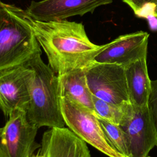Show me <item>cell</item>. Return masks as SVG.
<instances>
[{
    "instance_id": "8992f818",
    "label": "cell",
    "mask_w": 157,
    "mask_h": 157,
    "mask_svg": "<svg viewBox=\"0 0 157 157\" xmlns=\"http://www.w3.org/2000/svg\"><path fill=\"white\" fill-rule=\"evenodd\" d=\"M120 126L128 139L129 157H148L157 144V127L150 107L131 104Z\"/></svg>"
},
{
    "instance_id": "3957f363",
    "label": "cell",
    "mask_w": 157,
    "mask_h": 157,
    "mask_svg": "<svg viewBox=\"0 0 157 157\" xmlns=\"http://www.w3.org/2000/svg\"><path fill=\"white\" fill-rule=\"evenodd\" d=\"M40 50L25 10L0 0V71L25 64Z\"/></svg>"
},
{
    "instance_id": "52a82bcc",
    "label": "cell",
    "mask_w": 157,
    "mask_h": 157,
    "mask_svg": "<svg viewBox=\"0 0 157 157\" xmlns=\"http://www.w3.org/2000/svg\"><path fill=\"white\" fill-rule=\"evenodd\" d=\"M0 128V157H31L38 147V128L28 120L26 110H15Z\"/></svg>"
},
{
    "instance_id": "7a4b0ae2",
    "label": "cell",
    "mask_w": 157,
    "mask_h": 157,
    "mask_svg": "<svg viewBox=\"0 0 157 157\" xmlns=\"http://www.w3.org/2000/svg\"><path fill=\"white\" fill-rule=\"evenodd\" d=\"M26 64L33 71L29 85L30 100L26 110L28 120L38 128L64 127L58 75L44 62L41 50Z\"/></svg>"
},
{
    "instance_id": "30bf717a",
    "label": "cell",
    "mask_w": 157,
    "mask_h": 157,
    "mask_svg": "<svg viewBox=\"0 0 157 157\" xmlns=\"http://www.w3.org/2000/svg\"><path fill=\"white\" fill-rule=\"evenodd\" d=\"M148 37L149 34L142 31L121 35L109 42L95 56L94 62L117 64L125 67L147 56Z\"/></svg>"
},
{
    "instance_id": "6da1fadb",
    "label": "cell",
    "mask_w": 157,
    "mask_h": 157,
    "mask_svg": "<svg viewBox=\"0 0 157 157\" xmlns=\"http://www.w3.org/2000/svg\"><path fill=\"white\" fill-rule=\"evenodd\" d=\"M26 14L36 39L47 57L49 66L58 75L87 68L94 63L95 56L109 45L93 43L82 23L66 20L42 21Z\"/></svg>"
},
{
    "instance_id": "277c9868",
    "label": "cell",
    "mask_w": 157,
    "mask_h": 157,
    "mask_svg": "<svg viewBox=\"0 0 157 157\" xmlns=\"http://www.w3.org/2000/svg\"><path fill=\"white\" fill-rule=\"evenodd\" d=\"M65 124L78 137L109 157H123L109 142L95 112L66 96L61 97Z\"/></svg>"
},
{
    "instance_id": "5b68a950",
    "label": "cell",
    "mask_w": 157,
    "mask_h": 157,
    "mask_svg": "<svg viewBox=\"0 0 157 157\" xmlns=\"http://www.w3.org/2000/svg\"><path fill=\"white\" fill-rule=\"evenodd\" d=\"M85 72L93 95L118 105L131 104L124 66L94 62L86 68Z\"/></svg>"
},
{
    "instance_id": "d6986e66",
    "label": "cell",
    "mask_w": 157,
    "mask_h": 157,
    "mask_svg": "<svg viewBox=\"0 0 157 157\" xmlns=\"http://www.w3.org/2000/svg\"><path fill=\"white\" fill-rule=\"evenodd\" d=\"M153 4V13L155 16L157 17V0H155Z\"/></svg>"
},
{
    "instance_id": "ac0fdd59",
    "label": "cell",
    "mask_w": 157,
    "mask_h": 157,
    "mask_svg": "<svg viewBox=\"0 0 157 157\" xmlns=\"http://www.w3.org/2000/svg\"><path fill=\"white\" fill-rule=\"evenodd\" d=\"M151 30H157V17L155 15H150L147 17Z\"/></svg>"
},
{
    "instance_id": "9a60e30c",
    "label": "cell",
    "mask_w": 157,
    "mask_h": 157,
    "mask_svg": "<svg viewBox=\"0 0 157 157\" xmlns=\"http://www.w3.org/2000/svg\"><path fill=\"white\" fill-rule=\"evenodd\" d=\"M94 111L97 116L115 124L120 125L129 105H118L103 101L95 96H92Z\"/></svg>"
},
{
    "instance_id": "4fadbf2b",
    "label": "cell",
    "mask_w": 157,
    "mask_h": 157,
    "mask_svg": "<svg viewBox=\"0 0 157 157\" xmlns=\"http://www.w3.org/2000/svg\"><path fill=\"white\" fill-rule=\"evenodd\" d=\"M85 70L77 69L58 75L61 96L94 111L93 94L87 83Z\"/></svg>"
},
{
    "instance_id": "9c48e42d",
    "label": "cell",
    "mask_w": 157,
    "mask_h": 157,
    "mask_svg": "<svg viewBox=\"0 0 157 157\" xmlns=\"http://www.w3.org/2000/svg\"><path fill=\"white\" fill-rule=\"evenodd\" d=\"M113 0H40L32 1L26 13L33 19L42 21L64 20L74 16L93 13L96 8Z\"/></svg>"
},
{
    "instance_id": "e0dca14e",
    "label": "cell",
    "mask_w": 157,
    "mask_h": 157,
    "mask_svg": "<svg viewBox=\"0 0 157 157\" xmlns=\"http://www.w3.org/2000/svg\"><path fill=\"white\" fill-rule=\"evenodd\" d=\"M127 4L137 15L147 4L153 3L155 0H122Z\"/></svg>"
},
{
    "instance_id": "2e32d148",
    "label": "cell",
    "mask_w": 157,
    "mask_h": 157,
    "mask_svg": "<svg viewBox=\"0 0 157 157\" xmlns=\"http://www.w3.org/2000/svg\"><path fill=\"white\" fill-rule=\"evenodd\" d=\"M149 107L157 127V79L151 81V91L149 98Z\"/></svg>"
},
{
    "instance_id": "ba28073f",
    "label": "cell",
    "mask_w": 157,
    "mask_h": 157,
    "mask_svg": "<svg viewBox=\"0 0 157 157\" xmlns=\"http://www.w3.org/2000/svg\"><path fill=\"white\" fill-rule=\"evenodd\" d=\"M33 74L26 63L0 71V109L6 117L16 109L26 110Z\"/></svg>"
},
{
    "instance_id": "44dd1931",
    "label": "cell",
    "mask_w": 157,
    "mask_h": 157,
    "mask_svg": "<svg viewBox=\"0 0 157 157\" xmlns=\"http://www.w3.org/2000/svg\"><path fill=\"white\" fill-rule=\"evenodd\" d=\"M156 147H157V144H156Z\"/></svg>"
},
{
    "instance_id": "ffe728a7",
    "label": "cell",
    "mask_w": 157,
    "mask_h": 157,
    "mask_svg": "<svg viewBox=\"0 0 157 157\" xmlns=\"http://www.w3.org/2000/svg\"><path fill=\"white\" fill-rule=\"evenodd\" d=\"M31 157H44V156L39 152V153H38L37 155H34V156H31Z\"/></svg>"
},
{
    "instance_id": "7c38bea8",
    "label": "cell",
    "mask_w": 157,
    "mask_h": 157,
    "mask_svg": "<svg viewBox=\"0 0 157 157\" xmlns=\"http://www.w3.org/2000/svg\"><path fill=\"white\" fill-rule=\"evenodd\" d=\"M147 56L125 67L127 86L131 103L139 107L149 106L151 80L147 63Z\"/></svg>"
},
{
    "instance_id": "8fae6325",
    "label": "cell",
    "mask_w": 157,
    "mask_h": 157,
    "mask_svg": "<svg viewBox=\"0 0 157 157\" xmlns=\"http://www.w3.org/2000/svg\"><path fill=\"white\" fill-rule=\"evenodd\" d=\"M39 153L44 157H91L86 143L65 127L46 131Z\"/></svg>"
},
{
    "instance_id": "5bb4252c",
    "label": "cell",
    "mask_w": 157,
    "mask_h": 157,
    "mask_svg": "<svg viewBox=\"0 0 157 157\" xmlns=\"http://www.w3.org/2000/svg\"><path fill=\"white\" fill-rule=\"evenodd\" d=\"M97 117L112 147L123 157H129L130 153L128 139L121 126Z\"/></svg>"
}]
</instances>
